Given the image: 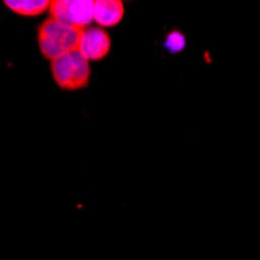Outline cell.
<instances>
[{"mask_svg": "<svg viewBox=\"0 0 260 260\" xmlns=\"http://www.w3.org/2000/svg\"><path fill=\"white\" fill-rule=\"evenodd\" d=\"M81 31L62 25L58 20L49 17L41 23L38 30V44L44 58L56 59L69 52L78 50Z\"/></svg>", "mask_w": 260, "mask_h": 260, "instance_id": "6da1fadb", "label": "cell"}, {"mask_svg": "<svg viewBox=\"0 0 260 260\" xmlns=\"http://www.w3.org/2000/svg\"><path fill=\"white\" fill-rule=\"evenodd\" d=\"M50 69L55 83L64 90H80L89 84L90 66L78 50L53 59Z\"/></svg>", "mask_w": 260, "mask_h": 260, "instance_id": "7a4b0ae2", "label": "cell"}, {"mask_svg": "<svg viewBox=\"0 0 260 260\" xmlns=\"http://www.w3.org/2000/svg\"><path fill=\"white\" fill-rule=\"evenodd\" d=\"M49 10L52 19L80 31L89 28L90 22L93 20L92 0H53Z\"/></svg>", "mask_w": 260, "mask_h": 260, "instance_id": "3957f363", "label": "cell"}, {"mask_svg": "<svg viewBox=\"0 0 260 260\" xmlns=\"http://www.w3.org/2000/svg\"><path fill=\"white\" fill-rule=\"evenodd\" d=\"M111 50V36L102 27H89L81 31L78 52L89 61L103 59Z\"/></svg>", "mask_w": 260, "mask_h": 260, "instance_id": "277c9868", "label": "cell"}, {"mask_svg": "<svg viewBox=\"0 0 260 260\" xmlns=\"http://www.w3.org/2000/svg\"><path fill=\"white\" fill-rule=\"evenodd\" d=\"M125 14V7L120 0H97L93 2V20L99 27H114L117 25Z\"/></svg>", "mask_w": 260, "mask_h": 260, "instance_id": "5b68a950", "label": "cell"}, {"mask_svg": "<svg viewBox=\"0 0 260 260\" xmlns=\"http://www.w3.org/2000/svg\"><path fill=\"white\" fill-rule=\"evenodd\" d=\"M4 4L13 13L19 16H25V17L39 16L50 8L49 0H20V2L19 0H5Z\"/></svg>", "mask_w": 260, "mask_h": 260, "instance_id": "8992f818", "label": "cell"}, {"mask_svg": "<svg viewBox=\"0 0 260 260\" xmlns=\"http://www.w3.org/2000/svg\"><path fill=\"white\" fill-rule=\"evenodd\" d=\"M185 45H187V39L178 30L170 31L167 36H165V39H164V50H167L170 55L181 53L185 49Z\"/></svg>", "mask_w": 260, "mask_h": 260, "instance_id": "52a82bcc", "label": "cell"}]
</instances>
